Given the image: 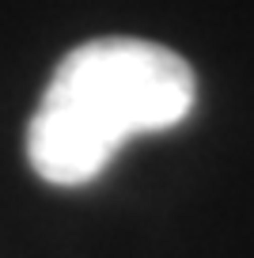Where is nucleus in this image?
<instances>
[{"label":"nucleus","mask_w":254,"mask_h":258,"mask_svg":"<svg viewBox=\"0 0 254 258\" xmlns=\"http://www.w3.org/2000/svg\"><path fill=\"white\" fill-rule=\"evenodd\" d=\"M194 99V69L175 49L144 38H91L65 53L42 91L27 129L31 167L53 186H84L125 141L186 121Z\"/></svg>","instance_id":"obj_1"}]
</instances>
